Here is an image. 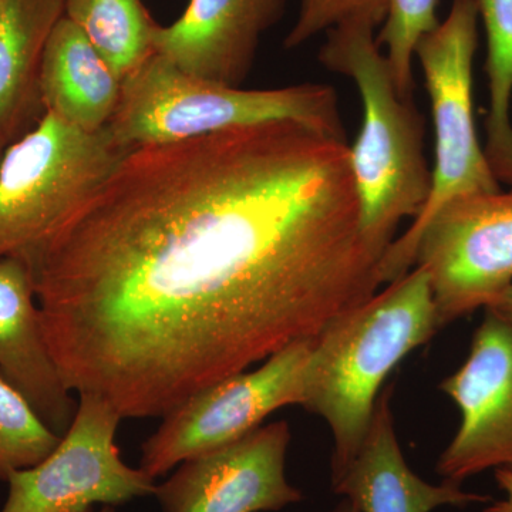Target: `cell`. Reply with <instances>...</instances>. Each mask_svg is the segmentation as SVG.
<instances>
[{
	"instance_id": "30bf717a",
	"label": "cell",
	"mask_w": 512,
	"mask_h": 512,
	"mask_svg": "<svg viewBox=\"0 0 512 512\" xmlns=\"http://www.w3.org/2000/svg\"><path fill=\"white\" fill-rule=\"evenodd\" d=\"M440 390L457 404L461 424L437 474L461 485L491 468L512 470V323L485 311L470 355Z\"/></svg>"
},
{
	"instance_id": "8992f818",
	"label": "cell",
	"mask_w": 512,
	"mask_h": 512,
	"mask_svg": "<svg viewBox=\"0 0 512 512\" xmlns=\"http://www.w3.org/2000/svg\"><path fill=\"white\" fill-rule=\"evenodd\" d=\"M413 266L429 275L440 329L493 305L512 285V188L446 202L410 241L390 245L383 284Z\"/></svg>"
},
{
	"instance_id": "9a60e30c",
	"label": "cell",
	"mask_w": 512,
	"mask_h": 512,
	"mask_svg": "<svg viewBox=\"0 0 512 512\" xmlns=\"http://www.w3.org/2000/svg\"><path fill=\"white\" fill-rule=\"evenodd\" d=\"M66 0H5L0 8V146L25 136L45 114L40 67Z\"/></svg>"
},
{
	"instance_id": "7c38bea8",
	"label": "cell",
	"mask_w": 512,
	"mask_h": 512,
	"mask_svg": "<svg viewBox=\"0 0 512 512\" xmlns=\"http://www.w3.org/2000/svg\"><path fill=\"white\" fill-rule=\"evenodd\" d=\"M285 10L286 0H190L177 22L158 25L154 49L184 72L239 87Z\"/></svg>"
},
{
	"instance_id": "6da1fadb",
	"label": "cell",
	"mask_w": 512,
	"mask_h": 512,
	"mask_svg": "<svg viewBox=\"0 0 512 512\" xmlns=\"http://www.w3.org/2000/svg\"><path fill=\"white\" fill-rule=\"evenodd\" d=\"M349 146L295 121L127 151L32 269L70 392L130 419L313 339L377 293Z\"/></svg>"
},
{
	"instance_id": "d6986e66",
	"label": "cell",
	"mask_w": 512,
	"mask_h": 512,
	"mask_svg": "<svg viewBox=\"0 0 512 512\" xmlns=\"http://www.w3.org/2000/svg\"><path fill=\"white\" fill-rule=\"evenodd\" d=\"M62 436L33 409L29 400L0 373V480L39 464Z\"/></svg>"
},
{
	"instance_id": "9c48e42d",
	"label": "cell",
	"mask_w": 512,
	"mask_h": 512,
	"mask_svg": "<svg viewBox=\"0 0 512 512\" xmlns=\"http://www.w3.org/2000/svg\"><path fill=\"white\" fill-rule=\"evenodd\" d=\"M121 414L90 394H79L76 414L45 460L9 474L0 512H90L154 495V478L127 466L116 444Z\"/></svg>"
},
{
	"instance_id": "2e32d148",
	"label": "cell",
	"mask_w": 512,
	"mask_h": 512,
	"mask_svg": "<svg viewBox=\"0 0 512 512\" xmlns=\"http://www.w3.org/2000/svg\"><path fill=\"white\" fill-rule=\"evenodd\" d=\"M120 93L119 77L82 30L63 16L47 40L40 67L45 113L86 133H100L113 117Z\"/></svg>"
},
{
	"instance_id": "7a4b0ae2",
	"label": "cell",
	"mask_w": 512,
	"mask_h": 512,
	"mask_svg": "<svg viewBox=\"0 0 512 512\" xmlns=\"http://www.w3.org/2000/svg\"><path fill=\"white\" fill-rule=\"evenodd\" d=\"M439 329L429 275L414 266L313 339L299 406L332 431V477L362 446L384 380Z\"/></svg>"
},
{
	"instance_id": "8fae6325",
	"label": "cell",
	"mask_w": 512,
	"mask_h": 512,
	"mask_svg": "<svg viewBox=\"0 0 512 512\" xmlns=\"http://www.w3.org/2000/svg\"><path fill=\"white\" fill-rule=\"evenodd\" d=\"M291 430L286 421L259 426L227 446L188 458L156 485L163 512H275L301 503L285 474Z\"/></svg>"
},
{
	"instance_id": "ba28073f",
	"label": "cell",
	"mask_w": 512,
	"mask_h": 512,
	"mask_svg": "<svg viewBox=\"0 0 512 512\" xmlns=\"http://www.w3.org/2000/svg\"><path fill=\"white\" fill-rule=\"evenodd\" d=\"M313 339L293 342L254 372L225 377L178 404L141 447V470L156 480L188 458L247 436L281 407L301 404Z\"/></svg>"
},
{
	"instance_id": "52a82bcc",
	"label": "cell",
	"mask_w": 512,
	"mask_h": 512,
	"mask_svg": "<svg viewBox=\"0 0 512 512\" xmlns=\"http://www.w3.org/2000/svg\"><path fill=\"white\" fill-rule=\"evenodd\" d=\"M473 0H453L450 12L416 46L433 113L436 163L426 207L392 244L410 241L446 202L461 195L501 190L478 140L473 107V63L478 46Z\"/></svg>"
},
{
	"instance_id": "44dd1931",
	"label": "cell",
	"mask_w": 512,
	"mask_h": 512,
	"mask_svg": "<svg viewBox=\"0 0 512 512\" xmlns=\"http://www.w3.org/2000/svg\"><path fill=\"white\" fill-rule=\"evenodd\" d=\"M389 9L390 0H301L298 19L284 40V47L296 49L343 23L367 22L379 28Z\"/></svg>"
},
{
	"instance_id": "4fadbf2b",
	"label": "cell",
	"mask_w": 512,
	"mask_h": 512,
	"mask_svg": "<svg viewBox=\"0 0 512 512\" xmlns=\"http://www.w3.org/2000/svg\"><path fill=\"white\" fill-rule=\"evenodd\" d=\"M0 373L50 429L66 433L77 403L47 348L32 269L15 258L0 259Z\"/></svg>"
},
{
	"instance_id": "cb8c5ba5",
	"label": "cell",
	"mask_w": 512,
	"mask_h": 512,
	"mask_svg": "<svg viewBox=\"0 0 512 512\" xmlns=\"http://www.w3.org/2000/svg\"><path fill=\"white\" fill-rule=\"evenodd\" d=\"M328 512H360V510L349 498L342 497V501Z\"/></svg>"
},
{
	"instance_id": "ffe728a7",
	"label": "cell",
	"mask_w": 512,
	"mask_h": 512,
	"mask_svg": "<svg viewBox=\"0 0 512 512\" xmlns=\"http://www.w3.org/2000/svg\"><path fill=\"white\" fill-rule=\"evenodd\" d=\"M437 8L439 0H390L389 15L376 36L379 46L386 47L394 84L406 99H413L417 43L439 26Z\"/></svg>"
},
{
	"instance_id": "5b68a950",
	"label": "cell",
	"mask_w": 512,
	"mask_h": 512,
	"mask_svg": "<svg viewBox=\"0 0 512 512\" xmlns=\"http://www.w3.org/2000/svg\"><path fill=\"white\" fill-rule=\"evenodd\" d=\"M124 154L106 130L86 133L43 114L0 160V259L32 266Z\"/></svg>"
},
{
	"instance_id": "4316f807",
	"label": "cell",
	"mask_w": 512,
	"mask_h": 512,
	"mask_svg": "<svg viewBox=\"0 0 512 512\" xmlns=\"http://www.w3.org/2000/svg\"><path fill=\"white\" fill-rule=\"evenodd\" d=\"M3 2H5V0H0V8H2Z\"/></svg>"
},
{
	"instance_id": "ac0fdd59",
	"label": "cell",
	"mask_w": 512,
	"mask_h": 512,
	"mask_svg": "<svg viewBox=\"0 0 512 512\" xmlns=\"http://www.w3.org/2000/svg\"><path fill=\"white\" fill-rule=\"evenodd\" d=\"M72 20L121 82L156 53L158 28L143 0H66Z\"/></svg>"
},
{
	"instance_id": "277c9868",
	"label": "cell",
	"mask_w": 512,
	"mask_h": 512,
	"mask_svg": "<svg viewBox=\"0 0 512 512\" xmlns=\"http://www.w3.org/2000/svg\"><path fill=\"white\" fill-rule=\"evenodd\" d=\"M272 121H295L346 141L338 94L328 84L244 90L184 72L158 53L121 82L104 130L127 153Z\"/></svg>"
},
{
	"instance_id": "d4e9b609",
	"label": "cell",
	"mask_w": 512,
	"mask_h": 512,
	"mask_svg": "<svg viewBox=\"0 0 512 512\" xmlns=\"http://www.w3.org/2000/svg\"><path fill=\"white\" fill-rule=\"evenodd\" d=\"M99 512H116L114 511V507H110V505H106V507L101 508Z\"/></svg>"
},
{
	"instance_id": "7402d4cb",
	"label": "cell",
	"mask_w": 512,
	"mask_h": 512,
	"mask_svg": "<svg viewBox=\"0 0 512 512\" xmlns=\"http://www.w3.org/2000/svg\"><path fill=\"white\" fill-rule=\"evenodd\" d=\"M495 480L498 487L503 490L504 498L488 504L483 512H512V470L498 468L495 470Z\"/></svg>"
},
{
	"instance_id": "5bb4252c",
	"label": "cell",
	"mask_w": 512,
	"mask_h": 512,
	"mask_svg": "<svg viewBox=\"0 0 512 512\" xmlns=\"http://www.w3.org/2000/svg\"><path fill=\"white\" fill-rule=\"evenodd\" d=\"M377 397L372 423L348 466L332 477L336 494L349 498L360 512H433L440 507L488 503L490 497L461 490L460 484H430L413 473L394 433L390 397Z\"/></svg>"
},
{
	"instance_id": "603a6c76",
	"label": "cell",
	"mask_w": 512,
	"mask_h": 512,
	"mask_svg": "<svg viewBox=\"0 0 512 512\" xmlns=\"http://www.w3.org/2000/svg\"><path fill=\"white\" fill-rule=\"evenodd\" d=\"M485 311L493 312L495 315L500 316V318L512 323V285L493 305L488 306Z\"/></svg>"
},
{
	"instance_id": "484cf974",
	"label": "cell",
	"mask_w": 512,
	"mask_h": 512,
	"mask_svg": "<svg viewBox=\"0 0 512 512\" xmlns=\"http://www.w3.org/2000/svg\"><path fill=\"white\" fill-rule=\"evenodd\" d=\"M3 153H5V147L0 146V160H2Z\"/></svg>"
},
{
	"instance_id": "e0dca14e",
	"label": "cell",
	"mask_w": 512,
	"mask_h": 512,
	"mask_svg": "<svg viewBox=\"0 0 512 512\" xmlns=\"http://www.w3.org/2000/svg\"><path fill=\"white\" fill-rule=\"evenodd\" d=\"M487 37L484 153L498 183L512 188V0H473Z\"/></svg>"
},
{
	"instance_id": "3957f363",
	"label": "cell",
	"mask_w": 512,
	"mask_h": 512,
	"mask_svg": "<svg viewBox=\"0 0 512 512\" xmlns=\"http://www.w3.org/2000/svg\"><path fill=\"white\" fill-rule=\"evenodd\" d=\"M375 26L348 22L326 32L319 62L355 82L363 104L359 137L349 147L369 244L386 254L404 218H417L429 200L433 174L424 154V119L400 96Z\"/></svg>"
}]
</instances>
